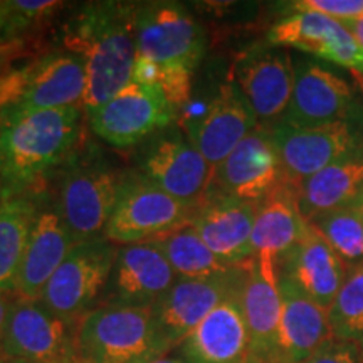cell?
Here are the masks:
<instances>
[{
	"instance_id": "484cf974",
	"label": "cell",
	"mask_w": 363,
	"mask_h": 363,
	"mask_svg": "<svg viewBox=\"0 0 363 363\" xmlns=\"http://www.w3.org/2000/svg\"><path fill=\"white\" fill-rule=\"evenodd\" d=\"M310 222L301 214L296 185L283 187L257 202L252 227V251L271 256L276 262L296 246L308 230Z\"/></svg>"
},
{
	"instance_id": "7bdbcfd3",
	"label": "cell",
	"mask_w": 363,
	"mask_h": 363,
	"mask_svg": "<svg viewBox=\"0 0 363 363\" xmlns=\"http://www.w3.org/2000/svg\"><path fill=\"white\" fill-rule=\"evenodd\" d=\"M76 363H83V362H79V360H78V362H76Z\"/></svg>"
},
{
	"instance_id": "83f0119b",
	"label": "cell",
	"mask_w": 363,
	"mask_h": 363,
	"mask_svg": "<svg viewBox=\"0 0 363 363\" xmlns=\"http://www.w3.org/2000/svg\"><path fill=\"white\" fill-rule=\"evenodd\" d=\"M30 194L0 199V294L16 293L30 229L38 216Z\"/></svg>"
},
{
	"instance_id": "5b68a950",
	"label": "cell",
	"mask_w": 363,
	"mask_h": 363,
	"mask_svg": "<svg viewBox=\"0 0 363 363\" xmlns=\"http://www.w3.org/2000/svg\"><path fill=\"white\" fill-rule=\"evenodd\" d=\"M116 254L118 247L104 238L76 244L45 284L39 301L66 320L81 321L101 303Z\"/></svg>"
},
{
	"instance_id": "ba28073f",
	"label": "cell",
	"mask_w": 363,
	"mask_h": 363,
	"mask_svg": "<svg viewBox=\"0 0 363 363\" xmlns=\"http://www.w3.org/2000/svg\"><path fill=\"white\" fill-rule=\"evenodd\" d=\"M136 57L195 71L207 49L201 22L182 4H136Z\"/></svg>"
},
{
	"instance_id": "60d3db41",
	"label": "cell",
	"mask_w": 363,
	"mask_h": 363,
	"mask_svg": "<svg viewBox=\"0 0 363 363\" xmlns=\"http://www.w3.org/2000/svg\"><path fill=\"white\" fill-rule=\"evenodd\" d=\"M355 206H357V208L358 211H360V214L363 216V194H362V197L358 199V201L355 202Z\"/></svg>"
},
{
	"instance_id": "74e56055",
	"label": "cell",
	"mask_w": 363,
	"mask_h": 363,
	"mask_svg": "<svg viewBox=\"0 0 363 363\" xmlns=\"http://www.w3.org/2000/svg\"><path fill=\"white\" fill-rule=\"evenodd\" d=\"M9 110H11V106H6V104L0 103V138H2V131H4V126H6Z\"/></svg>"
},
{
	"instance_id": "b9f144b4",
	"label": "cell",
	"mask_w": 363,
	"mask_h": 363,
	"mask_svg": "<svg viewBox=\"0 0 363 363\" xmlns=\"http://www.w3.org/2000/svg\"><path fill=\"white\" fill-rule=\"evenodd\" d=\"M242 363H264V362H261V360H257V358H254V357H249L246 362H242Z\"/></svg>"
},
{
	"instance_id": "9c48e42d",
	"label": "cell",
	"mask_w": 363,
	"mask_h": 363,
	"mask_svg": "<svg viewBox=\"0 0 363 363\" xmlns=\"http://www.w3.org/2000/svg\"><path fill=\"white\" fill-rule=\"evenodd\" d=\"M179 111L153 86L131 83L89 113L91 130L115 148H131L174 126Z\"/></svg>"
},
{
	"instance_id": "1f68e13d",
	"label": "cell",
	"mask_w": 363,
	"mask_h": 363,
	"mask_svg": "<svg viewBox=\"0 0 363 363\" xmlns=\"http://www.w3.org/2000/svg\"><path fill=\"white\" fill-rule=\"evenodd\" d=\"M62 7L54 0H2L0 2V48L4 43L34 33Z\"/></svg>"
},
{
	"instance_id": "f546056e",
	"label": "cell",
	"mask_w": 363,
	"mask_h": 363,
	"mask_svg": "<svg viewBox=\"0 0 363 363\" xmlns=\"http://www.w3.org/2000/svg\"><path fill=\"white\" fill-rule=\"evenodd\" d=\"M326 316L335 340L363 348V264L348 267Z\"/></svg>"
},
{
	"instance_id": "f1b7e54d",
	"label": "cell",
	"mask_w": 363,
	"mask_h": 363,
	"mask_svg": "<svg viewBox=\"0 0 363 363\" xmlns=\"http://www.w3.org/2000/svg\"><path fill=\"white\" fill-rule=\"evenodd\" d=\"M163 252L177 278L199 279L227 274L239 266H230L217 257L194 227L185 225L169 235L152 240Z\"/></svg>"
},
{
	"instance_id": "e575fe53",
	"label": "cell",
	"mask_w": 363,
	"mask_h": 363,
	"mask_svg": "<svg viewBox=\"0 0 363 363\" xmlns=\"http://www.w3.org/2000/svg\"><path fill=\"white\" fill-rule=\"evenodd\" d=\"M301 363H363V348L333 338Z\"/></svg>"
},
{
	"instance_id": "7a4b0ae2",
	"label": "cell",
	"mask_w": 363,
	"mask_h": 363,
	"mask_svg": "<svg viewBox=\"0 0 363 363\" xmlns=\"http://www.w3.org/2000/svg\"><path fill=\"white\" fill-rule=\"evenodd\" d=\"M83 108L13 113L0 138V199L33 194L52 170L66 163L83 128Z\"/></svg>"
},
{
	"instance_id": "44dd1931",
	"label": "cell",
	"mask_w": 363,
	"mask_h": 363,
	"mask_svg": "<svg viewBox=\"0 0 363 363\" xmlns=\"http://www.w3.org/2000/svg\"><path fill=\"white\" fill-rule=\"evenodd\" d=\"M240 299L251 338V355L264 363H274L281 321V293L278 262L271 256L256 254L247 262Z\"/></svg>"
},
{
	"instance_id": "52a82bcc",
	"label": "cell",
	"mask_w": 363,
	"mask_h": 363,
	"mask_svg": "<svg viewBox=\"0 0 363 363\" xmlns=\"http://www.w3.org/2000/svg\"><path fill=\"white\" fill-rule=\"evenodd\" d=\"M125 175L104 163H78L61 177L56 211L76 242L103 239Z\"/></svg>"
},
{
	"instance_id": "8992f818",
	"label": "cell",
	"mask_w": 363,
	"mask_h": 363,
	"mask_svg": "<svg viewBox=\"0 0 363 363\" xmlns=\"http://www.w3.org/2000/svg\"><path fill=\"white\" fill-rule=\"evenodd\" d=\"M79 321L66 320L40 301L13 298L9 308L0 358L45 363L78 362Z\"/></svg>"
},
{
	"instance_id": "d590c367",
	"label": "cell",
	"mask_w": 363,
	"mask_h": 363,
	"mask_svg": "<svg viewBox=\"0 0 363 363\" xmlns=\"http://www.w3.org/2000/svg\"><path fill=\"white\" fill-rule=\"evenodd\" d=\"M342 24L347 27L348 33H350L353 38L358 44L362 45L363 49V16L358 17V19H353V21H347V22H342Z\"/></svg>"
},
{
	"instance_id": "4dcf8cb0",
	"label": "cell",
	"mask_w": 363,
	"mask_h": 363,
	"mask_svg": "<svg viewBox=\"0 0 363 363\" xmlns=\"http://www.w3.org/2000/svg\"><path fill=\"white\" fill-rule=\"evenodd\" d=\"M347 267L363 264V216L355 203L310 220Z\"/></svg>"
},
{
	"instance_id": "836d02e7",
	"label": "cell",
	"mask_w": 363,
	"mask_h": 363,
	"mask_svg": "<svg viewBox=\"0 0 363 363\" xmlns=\"http://www.w3.org/2000/svg\"><path fill=\"white\" fill-rule=\"evenodd\" d=\"M291 12H316L337 22H347L363 16V0H298Z\"/></svg>"
},
{
	"instance_id": "5bb4252c",
	"label": "cell",
	"mask_w": 363,
	"mask_h": 363,
	"mask_svg": "<svg viewBox=\"0 0 363 363\" xmlns=\"http://www.w3.org/2000/svg\"><path fill=\"white\" fill-rule=\"evenodd\" d=\"M355 91L343 76L320 62H294L291 99L279 123L291 128H315L348 121L355 110Z\"/></svg>"
},
{
	"instance_id": "d6986e66",
	"label": "cell",
	"mask_w": 363,
	"mask_h": 363,
	"mask_svg": "<svg viewBox=\"0 0 363 363\" xmlns=\"http://www.w3.org/2000/svg\"><path fill=\"white\" fill-rule=\"evenodd\" d=\"M257 203L239 201L216 190L195 206L190 227L207 247L230 266H242L254 257L252 227Z\"/></svg>"
},
{
	"instance_id": "f35d334b",
	"label": "cell",
	"mask_w": 363,
	"mask_h": 363,
	"mask_svg": "<svg viewBox=\"0 0 363 363\" xmlns=\"http://www.w3.org/2000/svg\"><path fill=\"white\" fill-rule=\"evenodd\" d=\"M153 363H187L185 360H182L180 357H177V355H165V357H162V358H158V360H155Z\"/></svg>"
},
{
	"instance_id": "3957f363",
	"label": "cell",
	"mask_w": 363,
	"mask_h": 363,
	"mask_svg": "<svg viewBox=\"0 0 363 363\" xmlns=\"http://www.w3.org/2000/svg\"><path fill=\"white\" fill-rule=\"evenodd\" d=\"M76 345L83 363H153L170 353L152 308H94L81 318Z\"/></svg>"
},
{
	"instance_id": "9a60e30c",
	"label": "cell",
	"mask_w": 363,
	"mask_h": 363,
	"mask_svg": "<svg viewBox=\"0 0 363 363\" xmlns=\"http://www.w3.org/2000/svg\"><path fill=\"white\" fill-rule=\"evenodd\" d=\"M289 184L269 131L257 128L216 167L212 190L246 202H261Z\"/></svg>"
},
{
	"instance_id": "277c9868",
	"label": "cell",
	"mask_w": 363,
	"mask_h": 363,
	"mask_svg": "<svg viewBox=\"0 0 363 363\" xmlns=\"http://www.w3.org/2000/svg\"><path fill=\"white\" fill-rule=\"evenodd\" d=\"M195 206L172 197L140 174L125 175L104 239L120 246L152 242L192 220Z\"/></svg>"
},
{
	"instance_id": "8d00e7d4",
	"label": "cell",
	"mask_w": 363,
	"mask_h": 363,
	"mask_svg": "<svg viewBox=\"0 0 363 363\" xmlns=\"http://www.w3.org/2000/svg\"><path fill=\"white\" fill-rule=\"evenodd\" d=\"M11 303H12L11 294H0V342H2L4 326H6L7 313H9V308H11Z\"/></svg>"
},
{
	"instance_id": "cb8c5ba5",
	"label": "cell",
	"mask_w": 363,
	"mask_h": 363,
	"mask_svg": "<svg viewBox=\"0 0 363 363\" xmlns=\"http://www.w3.org/2000/svg\"><path fill=\"white\" fill-rule=\"evenodd\" d=\"M281 321L274 363H301L330 340L326 310L279 274Z\"/></svg>"
},
{
	"instance_id": "ab89813d",
	"label": "cell",
	"mask_w": 363,
	"mask_h": 363,
	"mask_svg": "<svg viewBox=\"0 0 363 363\" xmlns=\"http://www.w3.org/2000/svg\"><path fill=\"white\" fill-rule=\"evenodd\" d=\"M0 363H45V362H27V360H11V358H0Z\"/></svg>"
},
{
	"instance_id": "6da1fadb",
	"label": "cell",
	"mask_w": 363,
	"mask_h": 363,
	"mask_svg": "<svg viewBox=\"0 0 363 363\" xmlns=\"http://www.w3.org/2000/svg\"><path fill=\"white\" fill-rule=\"evenodd\" d=\"M135 17L133 2H89L67 22L65 49L83 57L86 67V116L133 79Z\"/></svg>"
},
{
	"instance_id": "7402d4cb",
	"label": "cell",
	"mask_w": 363,
	"mask_h": 363,
	"mask_svg": "<svg viewBox=\"0 0 363 363\" xmlns=\"http://www.w3.org/2000/svg\"><path fill=\"white\" fill-rule=\"evenodd\" d=\"M86 67L83 57L66 51H54L27 66L26 88L13 113H29L61 108H83Z\"/></svg>"
},
{
	"instance_id": "ac0fdd59",
	"label": "cell",
	"mask_w": 363,
	"mask_h": 363,
	"mask_svg": "<svg viewBox=\"0 0 363 363\" xmlns=\"http://www.w3.org/2000/svg\"><path fill=\"white\" fill-rule=\"evenodd\" d=\"M267 44L291 48L363 76V49L342 22L316 12H291L267 33Z\"/></svg>"
},
{
	"instance_id": "2e32d148",
	"label": "cell",
	"mask_w": 363,
	"mask_h": 363,
	"mask_svg": "<svg viewBox=\"0 0 363 363\" xmlns=\"http://www.w3.org/2000/svg\"><path fill=\"white\" fill-rule=\"evenodd\" d=\"M175 281V271L153 242L121 246L99 306L153 308Z\"/></svg>"
},
{
	"instance_id": "30bf717a",
	"label": "cell",
	"mask_w": 363,
	"mask_h": 363,
	"mask_svg": "<svg viewBox=\"0 0 363 363\" xmlns=\"http://www.w3.org/2000/svg\"><path fill=\"white\" fill-rule=\"evenodd\" d=\"M140 175L172 197L197 206L212 187L214 169L187 135L170 126L147 140Z\"/></svg>"
},
{
	"instance_id": "e0dca14e",
	"label": "cell",
	"mask_w": 363,
	"mask_h": 363,
	"mask_svg": "<svg viewBox=\"0 0 363 363\" xmlns=\"http://www.w3.org/2000/svg\"><path fill=\"white\" fill-rule=\"evenodd\" d=\"M185 135L216 170L234 148L259 128V121L235 86L224 84L197 118L184 125Z\"/></svg>"
},
{
	"instance_id": "8fae6325",
	"label": "cell",
	"mask_w": 363,
	"mask_h": 363,
	"mask_svg": "<svg viewBox=\"0 0 363 363\" xmlns=\"http://www.w3.org/2000/svg\"><path fill=\"white\" fill-rule=\"evenodd\" d=\"M230 78L259 121V128L271 130L281 121L291 99L294 61L286 49L254 45L235 57Z\"/></svg>"
},
{
	"instance_id": "4316f807",
	"label": "cell",
	"mask_w": 363,
	"mask_h": 363,
	"mask_svg": "<svg viewBox=\"0 0 363 363\" xmlns=\"http://www.w3.org/2000/svg\"><path fill=\"white\" fill-rule=\"evenodd\" d=\"M296 194L308 222L335 208L353 206L363 194V150L299 182Z\"/></svg>"
},
{
	"instance_id": "603a6c76",
	"label": "cell",
	"mask_w": 363,
	"mask_h": 363,
	"mask_svg": "<svg viewBox=\"0 0 363 363\" xmlns=\"http://www.w3.org/2000/svg\"><path fill=\"white\" fill-rule=\"evenodd\" d=\"M279 274L288 278L316 305L328 310L348 267L311 224L303 239L278 262Z\"/></svg>"
},
{
	"instance_id": "4fadbf2b",
	"label": "cell",
	"mask_w": 363,
	"mask_h": 363,
	"mask_svg": "<svg viewBox=\"0 0 363 363\" xmlns=\"http://www.w3.org/2000/svg\"><path fill=\"white\" fill-rule=\"evenodd\" d=\"M247 262L227 274L212 278H177L174 286L152 308L158 331L170 352L206 320L208 313L242 286Z\"/></svg>"
},
{
	"instance_id": "d6a6232c",
	"label": "cell",
	"mask_w": 363,
	"mask_h": 363,
	"mask_svg": "<svg viewBox=\"0 0 363 363\" xmlns=\"http://www.w3.org/2000/svg\"><path fill=\"white\" fill-rule=\"evenodd\" d=\"M192 76L194 71L189 67L157 65L147 59L136 57L131 81L158 88L179 111L184 104L189 103L192 94Z\"/></svg>"
},
{
	"instance_id": "d4e9b609",
	"label": "cell",
	"mask_w": 363,
	"mask_h": 363,
	"mask_svg": "<svg viewBox=\"0 0 363 363\" xmlns=\"http://www.w3.org/2000/svg\"><path fill=\"white\" fill-rule=\"evenodd\" d=\"M76 244L56 207L39 208L17 278V296L39 301L45 284Z\"/></svg>"
},
{
	"instance_id": "ffe728a7",
	"label": "cell",
	"mask_w": 363,
	"mask_h": 363,
	"mask_svg": "<svg viewBox=\"0 0 363 363\" xmlns=\"http://www.w3.org/2000/svg\"><path fill=\"white\" fill-rule=\"evenodd\" d=\"M242 286L227 296L175 348L187 363H242L251 355V338L242 310Z\"/></svg>"
},
{
	"instance_id": "7c38bea8",
	"label": "cell",
	"mask_w": 363,
	"mask_h": 363,
	"mask_svg": "<svg viewBox=\"0 0 363 363\" xmlns=\"http://www.w3.org/2000/svg\"><path fill=\"white\" fill-rule=\"evenodd\" d=\"M267 131L278 150L286 180L293 185L363 150V138L350 121L315 128L278 123Z\"/></svg>"
}]
</instances>
